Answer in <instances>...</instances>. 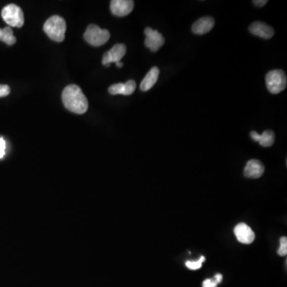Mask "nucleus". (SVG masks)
Instances as JSON below:
<instances>
[{"instance_id": "nucleus-1", "label": "nucleus", "mask_w": 287, "mask_h": 287, "mask_svg": "<svg viewBox=\"0 0 287 287\" xmlns=\"http://www.w3.org/2000/svg\"><path fill=\"white\" fill-rule=\"evenodd\" d=\"M62 99L64 106L72 113L83 114L88 110V100L76 85L66 86L62 92Z\"/></svg>"}, {"instance_id": "nucleus-2", "label": "nucleus", "mask_w": 287, "mask_h": 287, "mask_svg": "<svg viewBox=\"0 0 287 287\" xmlns=\"http://www.w3.org/2000/svg\"><path fill=\"white\" fill-rule=\"evenodd\" d=\"M45 33L53 41L62 43L66 31V21L58 15H53L47 20L43 26Z\"/></svg>"}, {"instance_id": "nucleus-3", "label": "nucleus", "mask_w": 287, "mask_h": 287, "mask_svg": "<svg viewBox=\"0 0 287 287\" xmlns=\"http://www.w3.org/2000/svg\"><path fill=\"white\" fill-rule=\"evenodd\" d=\"M84 38L93 47H100L109 41L110 33L106 29H100L96 25L91 24L86 29Z\"/></svg>"}, {"instance_id": "nucleus-4", "label": "nucleus", "mask_w": 287, "mask_h": 287, "mask_svg": "<svg viewBox=\"0 0 287 287\" xmlns=\"http://www.w3.org/2000/svg\"><path fill=\"white\" fill-rule=\"evenodd\" d=\"M267 90L273 95H278L287 88V78L285 72L274 70L269 72L266 76Z\"/></svg>"}, {"instance_id": "nucleus-5", "label": "nucleus", "mask_w": 287, "mask_h": 287, "mask_svg": "<svg viewBox=\"0 0 287 287\" xmlns=\"http://www.w3.org/2000/svg\"><path fill=\"white\" fill-rule=\"evenodd\" d=\"M2 18L10 27L20 28L24 24L23 10L15 4H9L5 6L2 10Z\"/></svg>"}, {"instance_id": "nucleus-6", "label": "nucleus", "mask_w": 287, "mask_h": 287, "mask_svg": "<svg viewBox=\"0 0 287 287\" xmlns=\"http://www.w3.org/2000/svg\"><path fill=\"white\" fill-rule=\"evenodd\" d=\"M126 53V47L124 44H116L109 51L105 52L103 55L102 64L109 67L111 63L121 62Z\"/></svg>"}, {"instance_id": "nucleus-7", "label": "nucleus", "mask_w": 287, "mask_h": 287, "mask_svg": "<svg viewBox=\"0 0 287 287\" xmlns=\"http://www.w3.org/2000/svg\"><path fill=\"white\" fill-rule=\"evenodd\" d=\"M146 35L144 44L148 49L152 52H156L162 48L164 44V39L161 34L157 31L152 30L150 27H147L144 31Z\"/></svg>"}, {"instance_id": "nucleus-8", "label": "nucleus", "mask_w": 287, "mask_h": 287, "mask_svg": "<svg viewBox=\"0 0 287 287\" xmlns=\"http://www.w3.org/2000/svg\"><path fill=\"white\" fill-rule=\"evenodd\" d=\"M134 2L132 0H113L110 2L111 12L116 16H126L134 10Z\"/></svg>"}, {"instance_id": "nucleus-9", "label": "nucleus", "mask_w": 287, "mask_h": 287, "mask_svg": "<svg viewBox=\"0 0 287 287\" xmlns=\"http://www.w3.org/2000/svg\"><path fill=\"white\" fill-rule=\"evenodd\" d=\"M234 233L239 242L243 244H250L254 242L255 235L252 229L244 223H240L234 229Z\"/></svg>"}, {"instance_id": "nucleus-10", "label": "nucleus", "mask_w": 287, "mask_h": 287, "mask_svg": "<svg viewBox=\"0 0 287 287\" xmlns=\"http://www.w3.org/2000/svg\"><path fill=\"white\" fill-rule=\"evenodd\" d=\"M265 172V167L260 160H249L246 163V167L244 168V176L250 179L260 178Z\"/></svg>"}, {"instance_id": "nucleus-11", "label": "nucleus", "mask_w": 287, "mask_h": 287, "mask_svg": "<svg viewBox=\"0 0 287 287\" xmlns=\"http://www.w3.org/2000/svg\"><path fill=\"white\" fill-rule=\"evenodd\" d=\"M215 26V19L211 16H205L195 21L192 25L191 30L195 35H202L211 31Z\"/></svg>"}, {"instance_id": "nucleus-12", "label": "nucleus", "mask_w": 287, "mask_h": 287, "mask_svg": "<svg viewBox=\"0 0 287 287\" xmlns=\"http://www.w3.org/2000/svg\"><path fill=\"white\" fill-rule=\"evenodd\" d=\"M249 30L253 35L265 39H271L275 35L274 29L263 22H254L251 23Z\"/></svg>"}, {"instance_id": "nucleus-13", "label": "nucleus", "mask_w": 287, "mask_h": 287, "mask_svg": "<svg viewBox=\"0 0 287 287\" xmlns=\"http://www.w3.org/2000/svg\"><path fill=\"white\" fill-rule=\"evenodd\" d=\"M137 84L135 81L129 80L126 83H117L109 86V93L112 95H131L135 91Z\"/></svg>"}, {"instance_id": "nucleus-14", "label": "nucleus", "mask_w": 287, "mask_h": 287, "mask_svg": "<svg viewBox=\"0 0 287 287\" xmlns=\"http://www.w3.org/2000/svg\"><path fill=\"white\" fill-rule=\"evenodd\" d=\"M159 74H160L159 69L156 66L152 67L142 80L141 86H140L141 91L146 92V91H149L150 89H152V86L156 84V82H157Z\"/></svg>"}, {"instance_id": "nucleus-15", "label": "nucleus", "mask_w": 287, "mask_h": 287, "mask_svg": "<svg viewBox=\"0 0 287 287\" xmlns=\"http://www.w3.org/2000/svg\"><path fill=\"white\" fill-rule=\"evenodd\" d=\"M0 41L4 42L9 46L14 45L16 43V38L14 36L12 29L8 27L0 29Z\"/></svg>"}, {"instance_id": "nucleus-16", "label": "nucleus", "mask_w": 287, "mask_h": 287, "mask_svg": "<svg viewBox=\"0 0 287 287\" xmlns=\"http://www.w3.org/2000/svg\"><path fill=\"white\" fill-rule=\"evenodd\" d=\"M275 141V133L272 130H266L263 134L260 135L259 144L263 147H271L274 144Z\"/></svg>"}, {"instance_id": "nucleus-17", "label": "nucleus", "mask_w": 287, "mask_h": 287, "mask_svg": "<svg viewBox=\"0 0 287 287\" xmlns=\"http://www.w3.org/2000/svg\"><path fill=\"white\" fill-rule=\"evenodd\" d=\"M205 261V257L201 256L198 261H188L186 262V267L191 270V271H195V270H199L202 267V263Z\"/></svg>"}, {"instance_id": "nucleus-18", "label": "nucleus", "mask_w": 287, "mask_h": 287, "mask_svg": "<svg viewBox=\"0 0 287 287\" xmlns=\"http://www.w3.org/2000/svg\"><path fill=\"white\" fill-rule=\"evenodd\" d=\"M278 254L282 257L287 254V238L286 236L280 239V247L278 250Z\"/></svg>"}, {"instance_id": "nucleus-19", "label": "nucleus", "mask_w": 287, "mask_h": 287, "mask_svg": "<svg viewBox=\"0 0 287 287\" xmlns=\"http://www.w3.org/2000/svg\"><path fill=\"white\" fill-rule=\"evenodd\" d=\"M10 87L6 85H0V97L7 96L10 95Z\"/></svg>"}, {"instance_id": "nucleus-20", "label": "nucleus", "mask_w": 287, "mask_h": 287, "mask_svg": "<svg viewBox=\"0 0 287 287\" xmlns=\"http://www.w3.org/2000/svg\"><path fill=\"white\" fill-rule=\"evenodd\" d=\"M219 283L215 279H206L203 283V287H216Z\"/></svg>"}, {"instance_id": "nucleus-21", "label": "nucleus", "mask_w": 287, "mask_h": 287, "mask_svg": "<svg viewBox=\"0 0 287 287\" xmlns=\"http://www.w3.org/2000/svg\"><path fill=\"white\" fill-rule=\"evenodd\" d=\"M5 150H6V142L2 138H0V158L4 156Z\"/></svg>"}, {"instance_id": "nucleus-22", "label": "nucleus", "mask_w": 287, "mask_h": 287, "mask_svg": "<svg viewBox=\"0 0 287 287\" xmlns=\"http://www.w3.org/2000/svg\"><path fill=\"white\" fill-rule=\"evenodd\" d=\"M267 2H268V1H267V0H254V1H253V3H254L255 6L262 7V6H265V5L267 4Z\"/></svg>"}, {"instance_id": "nucleus-23", "label": "nucleus", "mask_w": 287, "mask_h": 287, "mask_svg": "<svg viewBox=\"0 0 287 287\" xmlns=\"http://www.w3.org/2000/svg\"><path fill=\"white\" fill-rule=\"evenodd\" d=\"M250 137L254 140V142H258L259 141V138H260V135L255 131L250 132Z\"/></svg>"}, {"instance_id": "nucleus-24", "label": "nucleus", "mask_w": 287, "mask_h": 287, "mask_svg": "<svg viewBox=\"0 0 287 287\" xmlns=\"http://www.w3.org/2000/svg\"><path fill=\"white\" fill-rule=\"evenodd\" d=\"M214 279L216 280L218 283H220L222 282V279H223V276H222L221 274H217V275H215Z\"/></svg>"}, {"instance_id": "nucleus-25", "label": "nucleus", "mask_w": 287, "mask_h": 287, "mask_svg": "<svg viewBox=\"0 0 287 287\" xmlns=\"http://www.w3.org/2000/svg\"><path fill=\"white\" fill-rule=\"evenodd\" d=\"M116 65H117V67L119 68H121L122 67V66H123V63H122V62H117V63H116Z\"/></svg>"}]
</instances>
